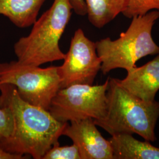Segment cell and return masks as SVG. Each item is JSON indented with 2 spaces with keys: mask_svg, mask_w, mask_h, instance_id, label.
Segmentation results:
<instances>
[{
  "mask_svg": "<svg viewBox=\"0 0 159 159\" xmlns=\"http://www.w3.org/2000/svg\"><path fill=\"white\" fill-rule=\"evenodd\" d=\"M0 107L10 108L14 117L11 136L0 143V148L10 153L43 159L50 148L59 143L68 123L58 121L48 110L23 100L16 87L8 83H0Z\"/></svg>",
  "mask_w": 159,
  "mask_h": 159,
  "instance_id": "cell-1",
  "label": "cell"
},
{
  "mask_svg": "<svg viewBox=\"0 0 159 159\" xmlns=\"http://www.w3.org/2000/svg\"><path fill=\"white\" fill-rule=\"evenodd\" d=\"M107 111L104 118L94 120L111 136L136 134L145 140H157L155 129L159 118V102H146L120 85L117 79L108 77Z\"/></svg>",
  "mask_w": 159,
  "mask_h": 159,
  "instance_id": "cell-2",
  "label": "cell"
},
{
  "mask_svg": "<svg viewBox=\"0 0 159 159\" xmlns=\"http://www.w3.org/2000/svg\"><path fill=\"white\" fill-rule=\"evenodd\" d=\"M73 10L70 0H54L51 7L33 24L30 33L15 43L14 50L21 63L40 66L64 59L59 46Z\"/></svg>",
  "mask_w": 159,
  "mask_h": 159,
  "instance_id": "cell-3",
  "label": "cell"
},
{
  "mask_svg": "<svg viewBox=\"0 0 159 159\" xmlns=\"http://www.w3.org/2000/svg\"><path fill=\"white\" fill-rule=\"evenodd\" d=\"M159 18V11L156 10L133 17L129 28L117 39L107 37L96 42L102 73L116 68L127 71L143 57L159 54V46L152 37V30Z\"/></svg>",
  "mask_w": 159,
  "mask_h": 159,
  "instance_id": "cell-4",
  "label": "cell"
},
{
  "mask_svg": "<svg viewBox=\"0 0 159 159\" xmlns=\"http://www.w3.org/2000/svg\"><path fill=\"white\" fill-rule=\"evenodd\" d=\"M0 83L15 86L23 100L48 111L61 89L58 66L41 68L18 60L0 63Z\"/></svg>",
  "mask_w": 159,
  "mask_h": 159,
  "instance_id": "cell-5",
  "label": "cell"
},
{
  "mask_svg": "<svg viewBox=\"0 0 159 159\" xmlns=\"http://www.w3.org/2000/svg\"><path fill=\"white\" fill-rule=\"evenodd\" d=\"M108 78L101 85L74 84L60 89L48 111L59 121L68 123L104 118L107 111Z\"/></svg>",
  "mask_w": 159,
  "mask_h": 159,
  "instance_id": "cell-6",
  "label": "cell"
},
{
  "mask_svg": "<svg viewBox=\"0 0 159 159\" xmlns=\"http://www.w3.org/2000/svg\"><path fill=\"white\" fill-rule=\"evenodd\" d=\"M101 66L96 43L86 37L82 29H77L64 63L58 66L61 89L74 84L93 85Z\"/></svg>",
  "mask_w": 159,
  "mask_h": 159,
  "instance_id": "cell-7",
  "label": "cell"
},
{
  "mask_svg": "<svg viewBox=\"0 0 159 159\" xmlns=\"http://www.w3.org/2000/svg\"><path fill=\"white\" fill-rule=\"evenodd\" d=\"M63 135L79 148L81 159H113L111 143L102 135L93 119L68 123Z\"/></svg>",
  "mask_w": 159,
  "mask_h": 159,
  "instance_id": "cell-8",
  "label": "cell"
},
{
  "mask_svg": "<svg viewBox=\"0 0 159 159\" xmlns=\"http://www.w3.org/2000/svg\"><path fill=\"white\" fill-rule=\"evenodd\" d=\"M127 72L125 79H117L120 84L143 100L154 101L159 90V53L146 64L135 66Z\"/></svg>",
  "mask_w": 159,
  "mask_h": 159,
  "instance_id": "cell-9",
  "label": "cell"
},
{
  "mask_svg": "<svg viewBox=\"0 0 159 159\" xmlns=\"http://www.w3.org/2000/svg\"><path fill=\"white\" fill-rule=\"evenodd\" d=\"M113 159H159V148L150 142L137 140L133 134L120 133L109 139Z\"/></svg>",
  "mask_w": 159,
  "mask_h": 159,
  "instance_id": "cell-10",
  "label": "cell"
},
{
  "mask_svg": "<svg viewBox=\"0 0 159 159\" xmlns=\"http://www.w3.org/2000/svg\"><path fill=\"white\" fill-rule=\"evenodd\" d=\"M46 0H0V14L19 28L33 25Z\"/></svg>",
  "mask_w": 159,
  "mask_h": 159,
  "instance_id": "cell-11",
  "label": "cell"
},
{
  "mask_svg": "<svg viewBox=\"0 0 159 159\" xmlns=\"http://www.w3.org/2000/svg\"><path fill=\"white\" fill-rule=\"evenodd\" d=\"M89 21L97 29L108 24L125 9L127 0H84Z\"/></svg>",
  "mask_w": 159,
  "mask_h": 159,
  "instance_id": "cell-12",
  "label": "cell"
},
{
  "mask_svg": "<svg viewBox=\"0 0 159 159\" xmlns=\"http://www.w3.org/2000/svg\"><path fill=\"white\" fill-rule=\"evenodd\" d=\"M153 10L159 11V0H127L125 9L122 14L131 19Z\"/></svg>",
  "mask_w": 159,
  "mask_h": 159,
  "instance_id": "cell-13",
  "label": "cell"
},
{
  "mask_svg": "<svg viewBox=\"0 0 159 159\" xmlns=\"http://www.w3.org/2000/svg\"><path fill=\"white\" fill-rule=\"evenodd\" d=\"M42 159H81L77 146L73 144L70 146H53L44 155Z\"/></svg>",
  "mask_w": 159,
  "mask_h": 159,
  "instance_id": "cell-14",
  "label": "cell"
},
{
  "mask_svg": "<svg viewBox=\"0 0 159 159\" xmlns=\"http://www.w3.org/2000/svg\"><path fill=\"white\" fill-rule=\"evenodd\" d=\"M14 117L10 109L0 107V143L11 136L14 131Z\"/></svg>",
  "mask_w": 159,
  "mask_h": 159,
  "instance_id": "cell-15",
  "label": "cell"
},
{
  "mask_svg": "<svg viewBox=\"0 0 159 159\" xmlns=\"http://www.w3.org/2000/svg\"><path fill=\"white\" fill-rule=\"evenodd\" d=\"M73 10L79 15L84 16L87 14V8L84 0H70Z\"/></svg>",
  "mask_w": 159,
  "mask_h": 159,
  "instance_id": "cell-16",
  "label": "cell"
},
{
  "mask_svg": "<svg viewBox=\"0 0 159 159\" xmlns=\"http://www.w3.org/2000/svg\"><path fill=\"white\" fill-rule=\"evenodd\" d=\"M23 155L10 153L0 148V159H27Z\"/></svg>",
  "mask_w": 159,
  "mask_h": 159,
  "instance_id": "cell-17",
  "label": "cell"
}]
</instances>
